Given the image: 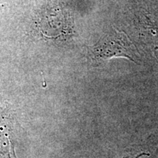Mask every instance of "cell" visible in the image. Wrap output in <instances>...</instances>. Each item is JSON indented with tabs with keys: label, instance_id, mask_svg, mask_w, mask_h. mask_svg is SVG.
Returning <instances> with one entry per match:
<instances>
[{
	"label": "cell",
	"instance_id": "3957f363",
	"mask_svg": "<svg viewBox=\"0 0 158 158\" xmlns=\"http://www.w3.org/2000/svg\"><path fill=\"white\" fill-rule=\"evenodd\" d=\"M4 1H5V0H0V5H2V4Z\"/></svg>",
	"mask_w": 158,
	"mask_h": 158
},
{
	"label": "cell",
	"instance_id": "6da1fadb",
	"mask_svg": "<svg viewBox=\"0 0 158 158\" xmlns=\"http://www.w3.org/2000/svg\"><path fill=\"white\" fill-rule=\"evenodd\" d=\"M89 55L92 62L96 64L114 57H124L136 63L140 59L137 48L130 37L124 31L116 29L104 35L89 48Z\"/></svg>",
	"mask_w": 158,
	"mask_h": 158
},
{
	"label": "cell",
	"instance_id": "7a4b0ae2",
	"mask_svg": "<svg viewBox=\"0 0 158 158\" xmlns=\"http://www.w3.org/2000/svg\"><path fill=\"white\" fill-rule=\"evenodd\" d=\"M141 36L145 44L149 45L153 54L158 59V27L149 15L144 13L139 20Z\"/></svg>",
	"mask_w": 158,
	"mask_h": 158
}]
</instances>
